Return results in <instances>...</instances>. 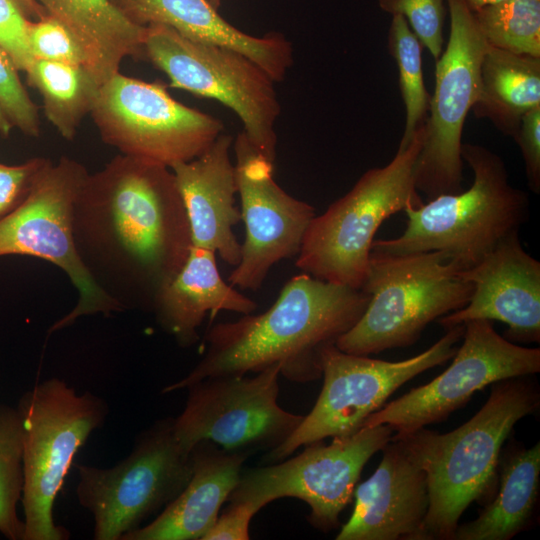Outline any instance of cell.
Segmentation results:
<instances>
[{
  "instance_id": "6da1fadb",
  "label": "cell",
  "mask_w": 540,
  "mask_h": 540,
  "mask_svg": "<svg viewBox=\"0 0 540 540\" xmlns=\"http://www.w3.org/2000/svg\"><path fill=\"white\" fill-rule=\"evenodd\" d=\"M73 237L84 267L121 312H151L192 247L172 170L124 154L114 157L82 186Z\"/></svg>"
},
{
  "instance_id": "7a4b0ae2",
  "label": "cell",
  "mask_w": 540,
  "mask_h": 540,
  "mask_svg": "<svg viewBox=\"0 0 540 540\" xmlns=\"http://www.w3.org/2000/svg\"><path fill=\"white\" fill-rule=\"evenodd\" d=\"M369 300L362 289L302 272L284 285L266 311L211 326L203 358L162 392L186 389L209 377L256 373L275 364L291 381H314L322 376L323 351L358 322Z\"/></svg>"
},
{
  "instance_id": "3957f363",
  "label": "cell",
  "mask_w": 540,
  "mask_h": 540,
  "mask_svg": "<svg viewBox=\"0 0 540 540\" xmlns=\"http://www.w3.org/2000/svg\"><path fill=\"white\" fill-rule=\"evenodd\" d=\"M539 404L536 384L511 378L494 383L481 409L453 431L438 433L424 427L394 434L427 474L429 508L423 540H452L468 506L493 498L502 446L515 424Z\"/></svg>"
},
{
  "instance_id": "277c9868",
  "label": "cell",
  "mask_w": 540,
  "mask_h": 540,
  "mask_svg": "<svg viewBox=\"0 0 540 540\" xmlns=\"http://www.w3.org/2000/svg\"><path fill=\"white\" fill-rule=\"evenodd\" d=\"M461 157L474 179L469 189L442 194L420 206L408 205L403 233L374 240L371 251L410 254L439 251L460 271L478 264L529 216L527 194L509 183L503 159L490 149L463 143Z\"/></svg>"
},
{
  "instance_id": "5b68a950",
  "label": "cell",
  "mask_w": 540,
  "mask_h": 540,
  "mask_svg": "<svg viewBox=\"0 0 540 540\" xmlns=\"http://www.w3.org/2000/svg\"><path fill=\"white\" fill-rule=\"evenodd\" d=\"M439 251L370 252L362 290L370 300L358 322L336 342L350 354L368 356L418 341L432 321L466 306L473 285Z\"/></svg>"
},
{
  "instance_id": "8992f818",
  "label": "cell",
  "mask_w": 540,
  "mask_h": 540,
  "mask_svg": "<svg viewBox=\"0 0 540 540\" xmlns=\"http://www.w3.org/2000/svg\"><path fill=\"white\" fill-rule=\"evenodd\" d=\"M423 141V125L384 167L367 170L354 186L310 221L296 266L319 280L361 289L374 236L380 225L408 205L424 202L413 170Z\"/></svg>"
},
{
  "instance_id": "52a82bcc",
  "label": "cell",
  "mask_w": 540,
  "mask_h": 540,
  "mask_svg": "<svg viewBox=\"0 0 540 540\" xmlns=\"http://www.w3.org/2000/svg\"><path fill=\"white\" fill-rule=\"evenodd\" d=\"M17 409L23 431L24 540H67L69 531L55 523L54 503L77 452L104 424L107 403L53 377L24 392Z\"/></svg>"
},
{
  "instance_id": "ba28073f",
  "label": "cell",
  "mask_w": 540,
  "mask_h": 540,
  "mask_svg": "<svg viewBox=\"0 0 540 540\" xmlns=\"http://www.w3.org/2000/svg\"><path fill=\"white\" fill-rule=\"evenodd\" d=\"M76 467V497L93 517V539L123 540L181 493L192 475V457L174 435L173 418H166L143 431L115 465Z\"/></svg>"
},
{
  "instance_id": "9c48e42d",
  "label": "cell",
  "mask_w": 540,
  "mask_h": 540,
  "mask_svg": "<svg viewBox=\"0 0 540 540\" xmlns=\"http://www.w3.org/2000/svg\"><path fill=\"white\" fill-rule=\"evenodd\" d=\"M464 329V324L445 329L427 350L396 362L346 353L335 344L328 346L322 353L324 381L315 405L291 435L269 451L266 460L280 461L310 443L356 433L404 383L452 359Z\"/></svg>"
},
{
  "instance_id": "30bf717a",
  "label": "cell",
  "mask_w": 540,
  "mask_h": 540,
  "mask_svg": "<svg viewBox=\"0 0 540 540\" xmlns=\"http://www.w3.org/2000/svg\"><path fill=\"white\" fill-rule=\"evenodd\" d=\"M143 52L168 76L170 87L214 99L234 111L252 144L274 161L280 104L275 81L257 63L235 50L190 40L160 24L147 26Z\"/></svg>"
},
{
  "instance_id": "8fae6325",
  "label": "cell",
  "mask_w": 540,
  "mask_h": 540,
  "mask_svg": "<svg viewBox=\"0 0 540 540\" xmlns=\"http://www.w3.org/2000/svg\"><path fill=\"white\" fill-rule=\"evenodd\" d=\"M88 175L76 160H48L24 201L0 220V257L27 255L48 261L63 270L78 290L76 305L50 327L49 333L69 327L82 316L121 312L96 285L74 243V204Z\"/></svg>"
},
{
  "instance_id": "7c38bea8",
  "label": "cell",
  "mask_w": 540,
  "mask_h": 540,
  "mask_svg": "<svg viewBox=\"0 0 540 540\" xmlns=\"http://www.w3.org/2000/svg\"><path fill=\"white\" fill-rule=\"evenodd\" d=\"M445 1L450 34L436 60L435 90L413 170L416 190L429 200L462 191V133L478 97L481 62L488 47L467 0Z\"/></svg>"
},
{
  "instance_id": "4fadbf2b",
  "label": "cell",
  "mask_w": 540,
  "mask_h": 540,
  "mask_svg": "<svg viewBox=\"0 0 540 540\" xmlns=\"http://www.w3.org/2000/svg\"><path fill=\"white\" fill-rule=\"evenodd\" d=\"M90 115L106 144L169 168L200 156L223 133L220 120L176 101L162 83L120 72L99 87Z\"/></svg>"
},
{
  "instance_id": "5bb4252c",
  "label": "cell",
  "mask_w": 540,
  "mask_h": 540,
  "mask_svg": "<svg viewBox=\"0 0 540 540\" xmlns=\"http://www.w3.org/2000/svg\"><path fill=\"white\" fill-rule=\"evenodd\" d=\"M386 424L363 427L346 437L305 445L282 463L242 470L227 502L250 501L259 508L276 499L297 498L310 508L309 523L322 532L339 525V515L352 501L363 467L393 436Z\"/></svg>"
},
{
  "instance_id": "9a60e30c",
  "label": "cell",
  "mask_w": 540,
  "mask_h": 540,
  "mask_svg": "<svg viewBox=\"0 0 540 540\" xmlns=\"http://www.w3.org/2000/svg\"><path fill=\"white\" fill-rule=\"evenodd\" d=\"M249 377H209L191 384L181 414L173 418L174 435L187 452L207 441L233 452L269 451L284 442L304 415L278 404L281 366Z\"/></svg>"
},
{
  "instance_id": "2e32d148",
  "label": "cell",
  "mask_w": 540,
  "mask_h": 540,
  "mask_svg": "<svg viewBox=\"0 0 540 540\" xmlns=\"http://www.w3.org/2000/svg\"><path fill=\"white\" fill-rule=\"evenodd\" d=\"M463 342L451 365L427 384L384 404L363 427L386 424L406 434L446 420L474 393L490 384L540 371V349L518 345L496 332L493 321L465 324Z\"/></svg>"
},
{
  "instance_id": "e0dca14e",
  "label": "cell",
  "mask_w": 540,
  "mask_h": 540,
  "mask_svg": "<svg viewBox=\"0 0 540 540\" xmlns=\"http://www.w3.org/2000/svg\"><path fill=\"white\" fill-rule=\"evenodd\" d=\"M237 192L245 239L241 259L229 282L257 290L270 269L297 256L314 207L285 192L273 178V162L262 155L242 131L234 142Z\"/></svg>"
},
{
  "instance_id": "ac0fdd59",
  "label": "cell",
  "mask_w": 540,
  "mask_h": 540,
  "mask_svg": "<svg viewBox=\"0 0 540 540\" xmlns=\"http://www.w3.org/2000/svg\"><path fill=\"white\" fill-rule=\"evenodd\" d=\"M473 285L463 308L440 317L448 329L468 321H500L511 342H540V262L525 251L519 230L503 239L474 267L459 271Z\"/></svg>"
},
{
  "instance_id": "d6986e66",
  "label": "cell",
  "mask_w": 540,
  "mask_h": 540,
  "mask_svg": "<svg viewBox=\"0 0 540 540\" xmlns=\"http://www.w3.org/2000/svg\"><path fill=\"white\" fill-rule=\"evenodd\" d=\"M374 473L355 487L354 509L336 540H423L429 508L427 474L392 436Z\"/></svg>"
},
{
  "instance_id": "ffe728a7",
  "label": "cell",
  "mask_w": 540,
  "mask_h": 540,
  "mask_svg": "<svg viewBox=\"0 0 540 540\" xmlns=\"http://www.w3.org/2000/svg\"><path fill=\"white\" fill-rule=\"evenodd\" d=\"M232 136L220 134L200 156L170 167L187 214L192 246L218 253L237 266L241 244L233 227L241 221L235 206V165L230 160Z\"/></svg>"
},
{
  "instance_id": "44dd1931",
  "label": "cell",
  "mask_w": 540,
  "mask_h": 540,
  "mask_svg": "<svg viewBox=\"0 0 540 540\" xmlns=\"http://www.w3.org/2000/svg\"><path fill=\"white\" fill-rule=\"evenodd\" d=\"M248 456L198 443L191 451L192 475L185 488L153 521L123 540H202L236 487Z\"/></svg>"
},
{
  "instance_id": "7402d4cb",
  "label": "cell",
  "mask_w": 540,
  "mask_h": 540,
  "mask_svg": "<svg viewBox=\"0 0 540 540\" xmlns=\"http://www.w3.org/2000/svg\"><path fill=\"white\" fill-rule=\"evenodd\" d=\"M133 22L168 26L201 43L235 50L264 69L275 82L293 63L291 43L281 34L256 37L240 31L219 15L208 0H112Z\"/></svg>"
},
{
  "instance_id": "603a6c76",
  "label": "cell",
  "mask_w": 540,
  "mask_h": 540,
  "mask_svg": "<svg viewBox=\"0 0 540 540\" xmlns=\"http://www.w3.org/2000/svg\"><path fill=\"white\" fill-rule=\"evenodd\" d=\"M256 309L254 300L222 279L215 252L192 246L182 268L156 295L151 312L180 346L190 347L207 313L213 319L219 311L246 315Z\"/></svg>"
},
{
  "instance_id": "cb8c5ba5",
  "label": "cell",
  "mask_w": 540,
  "mask_h": 540,
  "mask_svg": "<svg viewBox=\"0 0 540 540\" xmlns=\"http://www.w3.org/2000/svg\"><path fill=\"white\" fill-rule=\"evenodd\" d=\"M82 47L101 86L121 62L143 52L147 26L133 22L112 0H35Z\"/></svg>"
},
{
  "instance_id": "d4e9b609",
  "label": "cell",
  "mask_w": 540,
  "mask_h": 540,
  "mask_svg": "<svg viewBox=\"0 0 540 540\" xmlns=\"http://www.w3.org/2000/svg\"><path fill=\"white\" fill-rule=\"evenodd\" d=\"M499 466L495 495L452 540H509L528 526L539 496L540 443L510 451Z\"/></svg>"
},
{
  "instance_id": "484cf974",
  "label": "cell",
  "mask_w": 540,
  "mask_h": 540,
  "mask_svg": "<svg viewBox=\"0 0 540 540\" xmlns=\"http://www.w3.org/2000/svg\"><path fill=\"white\" fill-rule=\"evenodd\" d=\"M540 105V57L488 44L480 69L478 97L471 111L514 137L523 116Z\"/></svg>"
},
{
  "instance_id": "4316f807",
  "label": "cell",
  "mask_w": 540,
  "mask_h": 540,
  "mask_svg": "<svg viewBox=\"0 0 540 540\" xmlns=\"http://www.w3.org/2000/svg\"><path fill=\"white\" fill-rule=\"evenodd\" d=\"M42 97L47 120L66 140H73L90 114L100 85L84 66L34 59L25 71Z\"/></svg>"
},
{
  "instance_id": "83f0119b",
  "label": "cell",
  "mask_w": 540,
  "mask_h": 540,
  "mask_svg": "<svg viewBox=\"0 0 540 540\" xmlns=\"http://www.w3.org/2000/svg\"><path fill=\"white\" fill-rule=\"evenodd\" d=\"M473 12L489 45L540 57V0H501Z\"/></svg>"
},
{
  "instance_id": "f1b7e54d",
  "label": "cell",
  "mask_w": 540,
  "mask_h": 540,
  "mask_svg": "<svg viewBox=\"0 0 540 540\" xmlns=\"http://www.w3.org/2000/svg\"><path fill=\"white\" fill-rule=\"evenodd\" d=\"M388 49L399 72V88L406 110V121L398 148L406 147L424 124L430 103L422 72V45L400 14L392 15Z\"/></svg>"
},
{
  "instance_id": "f546056e",
  "label": "cell",
  "mask_w": 540,
  "mask_h": 540,
  "mask_svg": "<svg viewBox=\"0 0 540 540\" xmlns=\"http://www.w3.org/2000/svg\"><path fill=\"white\" fill-rule=\"evenodd\" d=\"M23 486L21 418L17 407L0 404V533L9 540H24V521L17 514Z\"/></svg>"
},
{
  "instance_id": "4dcf8cb0",
  "label": "cell",
  "mask_w": 540,
  "mask_h": 540,
  "mask_svg": "<svg viewBox=\"0 0 540 540\" xmlns=\"http://www.w3.org/2000/svg\"><path fill=\"white\" fill-rule=\"evenodd\" d=\"M445 0H378L379 7L391 15H402L422 47L438 60L443 50Z\"/></svg>"
},
{
  "instance_id": "1f68e13d",
  "label": "cell",
  "mask_w": 540,
  "mask_h": 540,
  "mask_svg": "<svg viewBox=\"0 0 540 540\" xmlns=\"http://www.w3.org/2000/svg\"><path fill=\"white\" fill-rule=\"evenodd\" d=\"M27 41L34 59L84 66L90 71L88 57L80 44L49 15L29 21Z\"/></svg>"
},
{
  "instance_id": "d6a6232c",
  "label": "cell",
  "mask_w": 540,
  "mask_h": 540,
  "mask_svg": "<svg viewBox=\"0 0 540 540\" xmlns=\"http://www.w3.org/2000/svg\"><path fill=\"white\" fill-rule=\"evenodd\" d=\"M18 71L9 54L0 47V107L13 128L37 137L40 133L38 108L22 85Z\"/></svg>"
},
{
  "instance_id": "836d02e7",
  "label": "cell",
  "mask_w": 540,
  "mask_h": 540,
  "mask_svg": "<svg viewBox=\"0 0 540 540\" xmlns=\"http://www.w3.org/2000/svg\"><path fill=\"white\" fill-rule=\"evenodd\" d=\"M30 20L17 0H0V47L24 72L34 60L27 41Z\"/></svg>"
},
{
  "instance_id": "e575fe53",
  "label": "cell",
  "mask_w": 540,
  "mask_h": 540,
  "mask_svg": "<svg viewBox=\"0 0 540 540\" xmlns=\"http://www.w3.org/2000/svg\"><path fill=\"white\" fill-rule=\"evenodd\" d=\"M47 162L48 159L37 157L19 165L0 163V220L24 201L35 177Z\"/></svg>"
},
{
  "instance_id": "d590c367",
  "label": "cell",
  "mask_w": 540,
  "mask_h": 540,
  "mask_svg": "<svg viewBox=\"0 0 540 540\" xmlns=\"http://www.w3.org/2000/svg\"><path fill=\"white\" fill-rule=\"evenodd\" d=\"M519 146L530 190L540 192V105L528 111L513 137Z\"/></svg>"
},
{
  "instance_id": "8d00e7d4",
  "label": "cell",
  "mask_w": 540,
  "mask_h": 540,
  "mask_svg": "<svg viewBox=\"0 0 540 540\" xmlns=\"http://www.w3.org/2000/svg\"><path fill=\"white\" fill-rule=\"evenodd\" d=\"M230 505L219 513L217 519L205 533L202 540H248L249 525L253 516L259 512L256 504L250 501L229 502Z\"/></svg>"
},
{
  "instance_id": "74e56055",
  "label": "cell",
  "mask_w": 540,
  "mask_h": 540,
  "mask_svg": "<svg viewBox=\"0 0 540 540\" xmlns=\"http://www.w3.org/2000/svg\"><path fill=\"white\" fill-rule=\"evenodd\" d=\"M23 8L26 15L33 19H38L45 15L44 10L35 0H17Z\"/></svg>"
},
{
  "instance_id": "f35d334b",
  "label": "cell",
  "mask_w": 540,
  "mask_h": 540,
  "mask_svg": "<svg viewBox=\"0 0 540 540\" xmlns=\"http://www.w3.org/2000/svg\"><path fill=\"white\" fill-rule=\"evenodd\" d=\"M12 128V124L10 123V121L0 107V134L3 136H8Z\"/></svg>"
},
{
  "instance_id": "ab89813d",
  "label": "cell",
  "mask_w": 540,
  "mask_h": 540,
  "mask_svg": "<svg viewBox=\"0 0 540 540\" xmlns=\"http://www.w3.org/2000/svg\"><path fill=\"white\" fill-rule=\"evenodd\" d=\"M498 1H501V0H467L472 10H476L486 4H490V3H494Z\"/></svg>"
},
{
  "instance_id": "60d3db41",
  "label": "cell",
  "mask_w": 540,
  "mask_h": 540,
  "mask_svg": "<svg viewBox=\"0 0 540 540\" xmlns=\"http://www.w3.org/2000/svg\"><path fill=\"white\" fill-rule=\"evenodd\" d=\"M216 9H218V7L220 6L221 4V0H208Z\"/></svg>"
}]
</instances>
